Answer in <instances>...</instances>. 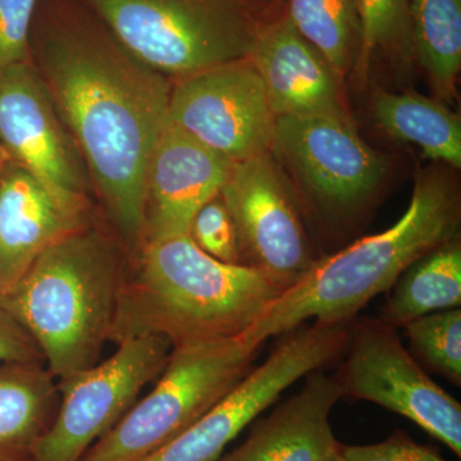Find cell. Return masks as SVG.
<instances>
[{
	"instance_id": "23",
	"label": "cell",
	"mask_w": 461,
	"mask_h": 461,
	"mask_svg": "<svg viewBox=\"0 0 461 461\" xmlns=\"http://www.w3.org/2000/svg\"><path fill=\"white\" fill-rule=\"evenodd\" d=\"M360 39L354 71L366 83L372 58L381 50L388 56L409 59L412 44L409 0H357Z\"/></svg>"
},
{
	"instance_id": "5",
	"label": "cell",
	"mask_w": 461,
	"mask_h": 461,
	"mask_svg": "<svg viewBox=\"0 0 461 461\" xmlns=\"http://www.w3.org/2000/svg\"><path fill=\"white\" fill-rule=\"evenodd\" d=\"M89 2L124 50L166 77L245 59L262 32L241 0Z\"/></svg>"
},
{
	"instance_id": "25",
	"label": "cell",
	"mask_w": 461,
	"mask_h": 461,
	"mask_svg": "<svg viewBox=\"0 0 461 461\" xmlns=\"http://www.w3.org/2000/svg\"><path fill=\"white\" fill-rule=\"evenodd\" d=\"M189 235L208 256L220 262L240 264L235 226L220 194L199 209Z\"/></svg>"
},
{
	"instance_id": "27",
	"label": "cell",
	"mask_w": 461,
	"mask_h": 461,
	"mask_svg": "<svg viewBox=\"0 0 461 461\" xmlns=\"http://www.w3.org/2000/svg\"><path fill=\"white\" fill-rule=\"evenodd\" d=\"M348 461H447L436 448L415 442L403 430H393L384 441L363 446L341 445Z\"/></svg>"
},
{
	"instance_id": "9",
	"label": "cell",
	"mask_w": 461,
	"mask_h": 461,
	"mask_svg": "<svg viewBox=\"0 0 461 461\" xmlns=\"http://www.w3.org/2000/svg\"><path fill=\"white\" fill-rule=\"evenodd\" d=\"M342 397L377 403L420 426L461 456V405L429 377L397 330L378 318L354 320L336 375Z\"/></svg>"
},
{
	"instance_id": "4",
	"label": "cell",
	"mask_w": 461,
	"mask_h": 461,
	"mask_svg": "<svg viewBox=\"0 0 461 461\" xmlns=\"http://www.w3.org/2000/svg\"><path fill=\"white\" fill-rule=\"evenodd\" d=\"M127 264L120 239L89 224L47 249L0 295L58 381L99 363Z\"/></svg>"
},
{
	"instance_id": "14",
	"label": "cell",
	"mask_w": 461,
	"mask_h": 461,
	"mask_svg": "<svg viewBox=\"0 0 461 461\" xmlns=\"http://www.w3.org/2000/svg\"><path fill=\"white\" fill-rule=\"evenodd\" d=\"M89 224L86 195L58 189L9 163L0 173V295L47 249Z\"/></svg>"
},
{
	"instance_id": "29",
	"label": "cell",
	"mask_w": 461,
	"mask_h": 461,
	"mask_svg": "<svg viewBox=\"0 0 461 461\" xmlns=\"http://www.w3.org/2000/svg\"><path fill=\"white\" fill-rule=\"evenodd\" d=\"M14 162L12 160L11 156H9L8 151L5 150V148H3V145L0 144V173L5 171V168H7V166L9 163Z\"/></svg>"
},
{
	"instance_id": "7",
	"label": "cell",
	"mask_w": 461,
	"mask_h": 461,
	"mask_svg": "<svg viewBox=\"0 0 461 461\" xmlns=\"http://www.w3.org/2000/svg\"><path fill=\"white\" fill-rule=\"evenodd\" d=\"M269 153L296 182L306 208L326 226H348L375 195L388 162L350 117L281 115Z\"/></svg>"
},
{
	"instance_id": "8",
	"label": "cell",
	"mask_w": 461,
	"mask_h": 461,
	"mask_svg": "<svg viewBox=\"0 0 461 461\" xmlns=\"http://www.w3.org/2000/svg\"><path fill=\"white\" fill-rule=\"evenodd\" d=\"M350 324L314 321L285 333L266 362L190 429L140 461H217L224 448L286 388L345 353Z\"/></svg>"
},
{
	"instance_id": "11",
	"label": "cell",
	"mask_w": 461,
	"mask_h": 461,
	"mask_svg": "<svg viewBox=\"0 0 461 461\" xmlns=\"http://www.w3.org/2000/svg\"><path fill=\"white\" fill-rule=\"evenodd\" d=\"M220 195L235 226L241 266L267 273L286 290L311 269L317 258L302 208L271 153L233 163Z\"/></svg>"
},
{
	"instance_id": "17",
	"label": "cell",
	"mask_w": 461,
	"mask_h": 461,
	"mask_svg": "<svg viewBox=\"0 0 461 461\" xmlns=\"http://www.w3.org/2000/svg\"><path fill=\"white\" fill-rule=\"evenodd\" d=\"M336 375L318 369L304 387L280 403L250 435L221 461H324L339 453L330 415L341 399Z\"/></svg>"
},
{
	"instance_id": "3",
	"label": "cell",
	"mask_w": 461,
	"mask_h": 461,
	"mask_svg": "<svg viewBox=\"0 0 461 461\" xmlns=\"http://www.w3.org/2000/svg\"><path fill=\"white\" fill-rule=\"evenodd\" d=\"M459 227L456 185L441 173L418 176L411 204L396 223L317 258L242 338L259 348L266 339L291 332L309 320L350 323L373 297L390 290L415 260L459 238Z\"/></svg>"
},
{
	"instance_id": "16",
	"label": "cell",
	"mask_w": 461,
	"mask_h": 461,
	"mask_svg": "<svg viewBox=\"0 0 461 461\" xmlns=\"http://www.w3.org/2000/svg\"><path fill=\"white\" fill-rule=\"evenodd\" d=\"M249 59L262 78L276 117H348L339 76L288 17L262 29Z\"/></svg>"
},
{
	"instance_id": "28",
	"label": "cell",
	"mask_w": 461,
	"mask_h": 461,
	"mask_svg": "<svg viewBox=\"0 0 461 461\" xmlns=\"http://www.w3.org/2000/svg\"><path fill=\"white\" fill-rule=\"evenodd\" d=\"M0 363L45 364L35 339L3 308H0Z\"/></svg>"
},
{
	"instance_id": "12",
	"label": "cell",
	"mask_w": 461,
	"mask_h": 461,
	"mask_svg": "<svg viewBox=\"0 0 461 461\" xmlns=\"http://www.w3.org/2000/svg\"><path fill=\"white\" fill-rule=\"evenodd\" d=\"M276 118L249 58L180 78L169 99L171 123L233 163L269 153Z\"/></svg>"
},
{
	"instance_id": "26",
	"label": "cell",
	"mask_w": 461,
	"mask_h": 461,
	"mask_svg": "<svg viewBox=\"0 0 461 461\" xmlns=\"http://www.w3.org/2000/svg\"><path fill=\"white\" fill-rule=\"evenodd\" d=\"M36 2L38 0H0V71L25 62Z\"/></svg>"
},
{
	"instance_id": "30",
	"label": "cell",
	"mask_w": 461,
	"mask_h": 461,
	"mask_svg": "<svg viewBox=\"0 0 461 461\" xmlns=\"http://www.w3.org/2000/svg\"><path fill=\"white\" fill-rule=\"evenodd\" d=\"M324 461H348V460L346 459L344 455L341 454V448H339V453L330 455V456L327 457V459Z\"/></svg>"
},
{
	"instance_id": "2",
	"label": "cell",
	"mask_w": 461,
	"mask_h": 461,
	"mask_svg": "<svg viewBox=\"0 0 461 461\" xmlns=\"http://www.w3.org/2000/svg\"><path fill=\"white\" fill-rule=\"evenodd\" d=\"M286 290L259 269L214 259L190 235L144 242L129 258L108 341L176 346L239 338Z\"/></svg>"
},
{
	"instance_id": "24",
	"label": "cell",
	"mask_w": 461,
	"mask_h": 461,
	"mask_svg": "<svg viewBox=\"0 0 461 461\" xmlns=\"http://www.w3.org/2000/svg\"><path fill=\"white\" fill-rule=\"evenodd\" d=\"M412 357L426 371L437 373L455 386L461 384V309L437 312L402 327Z\"/></svg>"
},
{
	"instance_id": "22",
	"label": "cell",
	"mask_w": 461,
	"mask_h": 461,
	"mask_svg": "<svg viewBox=\"0 0 461 461\" xmlns=\"http://www.w3.org/2000/svg\"><path fill=\"white\" fill-rule=\"evenodd\" d=\"M287 17L339 77L348 71L359 48L357 0H291Z\"/></svg>"
},
{
	"instance_id": "6",
	"label": "cell",
	"mask_w": 461,
	"mask_h": 461,
	"mask_svg": "<svg viewBox=\"0 0 461 461\" xmlns=\"http://www.w3.org/2000/svg\"><path fill=\"white\" fill-rule=\"evenodd\" d=\"M258 348L242 335L172 348L156 387L80 461H140L168 444L238 386Z\"/></svg>"
},
{
	"instance_id": "19",
	"label": "cell",
	"mask_w": 461,
	"mask_h": 461,
	"mask_svg": "<svg viewBox=\"0 0 461 461\" xmlns=\"http://www.w3.org/2000/svg\"><path fill=\"white\" fill-rule=\"evenodd\" d=\"M372 108L375 122L391 138L417 145L429 159L460 168V118L441 100L375 89Z\"/></svg>"
},
{
	"instance_id": "10",
	"label": "cell",
	"mask_w": 461,
	"mask_h": 461,
	"mask_svg": "<svg viewBox=\"0 0 461 461\" xmlns=\"http://www.w3.org/2000/svg\"><path fill=\"white\" fill-rule=\"evenodd\" d=\"M104 362L57 382L59 406L36 447L35 461H80L132 408L142 388L165 369L171 342L127 339Z\"/></svg>"
},
{
	"instance_id": "21",
	"label": "cell",
	"mask_w": 461,
	"mask_h": 461,
	"mask_svg": "<svg viewBox=\"0 0 461 461\" xmlns=\"http://www.w3.org/2000/svg\"><path fill=\"white\" fill-rule=\"evenodd\" d=\"M412 44L441 102L455 96L461 68V0H409Z\"/></svg>"
},
{
	"instance_id": "20",
	"label": "cell",
	"mask_w": 461,
	"mask_h": 461,
	"mask_svg": "<svg viewBox=\"0 0 461 461\" xmlns=\"http://www.w3.org/2000/svg\"><path fill=\"white\" fill-rule=\"evenodd\" d=\"M378 320L393 329L437 312L461 306V244L459 238L415 260L390 287Z\"/></svg>"
},
{
	"instance_id": "1",
	"label": "cell",
	"mask_w": 461,
	"mask_h": 461,
	"mask_svg": "<svg viewBox=\"0 0 461 461\" xmlns=\"http://www.w3.org/2000/svg\"><path fill=\"white\" fill-rule=\"evenodd\" d=\"M41 67L109 222L131 258L144 244L148 169L169 122L171 84L120 42L83 32L54 36Z\"/></svg>"
},
{
	"instance_id": "15",
	"label": "cell",
	"mask_w": 461,
	"mask_h": 461,
	"mask_svg": "<svg viewBox=\"0 0 461 461\" xmlns=\"http://www.w3.org/2000/svg\"><path fill=\"white\" fill-rule=\"evenodd\" d=\"M232 166L169 121L149 165L144 242L189 235L194 217L221 193Z\"/></svg>"
},
{
	"instance_id": "13",
	"label": "cell",
	"mask_w": 461,
	"mask_h": 461,
	"mask_svg": "<svg viewBox=\"0 0 461 461\" xmlns=\"http://www.w3.org/2000/svg\"><path fill=\"white\" fill-rule=\"evenodd\" d=\"M0 144L14 163L51 186L86 195L80 151L27 60L0 71Z\"/></svg>"
},
{
	"instance_id": "18",
	"label": "cell",
	"mask_w": 461,
	"mask_h": 461,
	"mask_svg": "<svg viewBox=\"0 0 461 461\" xmlns=\"http://www.w3.org/2000/svg\"><path fill=\"white\" fill-rule=\"evenodd\" d=\"M59 391L41 363H0V461H35L50 430Z\"/></svg>"
}]
</instances>
